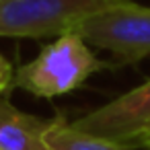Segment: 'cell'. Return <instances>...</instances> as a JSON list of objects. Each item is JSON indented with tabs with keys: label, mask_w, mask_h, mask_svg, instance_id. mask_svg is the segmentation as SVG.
I'll use <instances>...</instances> for the list:
<instances>
[{
	"label": "cell",
	"mask_w": 150,
	"mask_h": 150,
	"mask_svg": "<svg viewBox=\"0 0 150 150\" xmlns=\"http://www.w3.org/2000/svg\"><path fill=\"white\" fill-rule=\"evenodd\" d=\"M105 68L88 47V43L76 33L68 31L47 43L35 60L23 64L11 86H19L39 99H54L82 86L93 74Z\"/></svg>",
	"instance_id": "1"
},
{
	"label": "cell",
	"mask_w": 150,
	"mask_h": 150,
	"mask_svg": "<svg viewBox=\"0 0 150 150\" xmlns=\"http://www.w3.org/2000/svg\"><path fill=\"white\" fill-rule=\"evenodd\" d=\"M129 0H4L0 37H60L82 21L123 6Z\"/></svg>",
	"instance_id": "2"
},
{
	"label": "cell",
	"mask_w": 150,
	"mask_h": 150,
	"mask_svg": "<svg viewBox=\"0 0 150 150\" xmlns=\"http://www.w3.org/2000/svg\"><path fill=\"white\" fill-rule=\"evenodd\" d=\"M74 31L88 45L109 52L119 64H138L150 56V6L134 0L82 21Z\"/></svg>",
	"instance_id": "3"
},
{
	"label": "cell",
	"mask_w": 150,
	"mask_h": 150,
	"mask_svg": "<svg viewBox=\"0 0 150 150\" xmlns=\"http://www.w3.org/2000/svg\"><path fill=\"white\" fill-rule=\"evenodd\" d=\"M82 134L136 148L150 136V80L72 121Z\"/></svg>",
	"instance_id": "4"
},
{
	"label": "cell",
	"mask_w": 150,
	"mask_h": 150,
	"mask_svg": "<svg viewBox=\"0 0 150 150\" xmlns=\"http://www.w3.org/2000/svg\"><path fill=\"white\" fill-rule=\"evenodd\" d=\"M50 119L29 115L0 97V150H50L43 134Z\"/></svg>",
	"instance_id": "5"
},
{
	"label": "cell",
	"mask_w": 150,
	"mask_h": 150,
	"mask_svg": "<svg viewBox=\"0 0 150 150\" xmlns=\"http://www.w3.org/2000/svg\"><path fill=\"white\" fill-rule=\"evenodd\" d=\"M43 140L50 150H134L129 146H121L115 142H107V140L82 134L62 117L52 119L50 127L43 134Z\"/></svg>",
	"instance_id": "6"
},
{
	"label": "cell",
	"mask_w": 150,
	"mask_h": 150,
	"mask_svg": "<svg viewBox=\"0 0 150 150\" xmlns=\"http://www.w3.org/2000/svg\"><path fill=\"white\" fill-rule=\"evenodd\" d=\"M11 84H13V74H0V97H4Z\"/></svg>",
	"instance_id": "7"
},
{
	"label": "cell",
	"mask_w": 150,
	"mask_h": 150,
	"mask_svg": "<svg viewBox=\"0 0 150 150\" xmlns=\"http://www.w3.org/2000/svg\"><path fill=\"white\" fill-rule=\"evenodd\" d=\"M0 74H13V70H11V64L2 58V54H0Z\"/></svg>",
	"instance_id": "8"
},
{
	"label": "cell",
	"mask_w": 150,
	"mask_h": 150,
	"mask_svg": "<svg viewBox=\"0 0 150 150\" xmlns=\"http://www.w3.org/2000/svg\"><path fill=\"white\" fill-rule=\"evenodd\" d=\"M138 146H144V148H148V150H150V136H146V138H142V140L138 142Z\"/></svg>",
	"instance_id": "9"
},
{
	"label": "cell",
	"mask_w": 150,
	"mask_h": 150,
	"mask_svg": "<svg viewBox=\"0 0 150 150\" xmlns=\"http://www.w3.org/2000/svg\"><path fill=\"white\" fill-rule=\"evenodd\" d=\"M0 2H4V0H0Z\"/></svg>",
	"instance_id": "10"
}]
</instances>
